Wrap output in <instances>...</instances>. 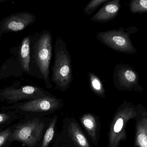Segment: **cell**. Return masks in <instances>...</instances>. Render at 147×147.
<instances>
[{
    "instance_id": "1",
    "label": "cell",
    "mask_w": 147,
    "mask_h": 147,
    "mask_svg": "<svg viewBox=\"0 0 147 147\" xmlns=\"http://www.w3.org/2000/svg\"><path fill=\"white\" fill-rule=\"evenodd\" d=\"M53 54V37L47 29L36 33L30 38V66L34 70V74L43 80L47 89L52 84L50 77V66Z\"/></svg>"
},
{
    "instance_id": "2",
    "label": "cell",
    "mask_w": 147,
    "mask_h": 147,
    "mask_svg": "<svg viewBox=\"0 0 147 147\" xmlns=\"http://www.w3.org/2000/svg\"><path fill=\"white\" fill-rule=\"evenodd\" d=\"M51 118L48 117L27 115L12 125L7 147L19 142L26 147H40Z\"/></svg>"
},
{
    "instance_id": "3",
    "label": "cell",
    "mask_w": 147,
    "mask_h": 147,
    "mask_svg": "<svg viewBox=\"0 0 147 147\" xmlns=\"http://www.w3.org/2000/svg\"><path fill=\"white\" fill-rule=\"evenodd\" d=\"M54 62L51 68V82L61 91L68 90L73 80L71 56L66 42L58 37L54 45Z\"/></svg>"
},
{
    "instance_id": "4",
    "label": "cell",
    "mask_w": 147,
    "mask_h": 147,
    "mask_svg": "<svg viewBox=\"0 0 147 147\" xmlns=\"http://www.w3.org/2000/svg\"><path fill=\"white\" fill-rule=\"evenodd\" d=\"M63 105V100L53 95L11 105L0 106V110L14 111L22 117L27 115L46 117L59 110Z\"/></svg>"
},
{
    "instance_id": "5",
    "label": "cell",
    "mask_w": 147,
    "mask_h": 147,
    "mask_svg": "<svg viewBox=\"0 0 147 147\" xmlns=\"http://www.w3.org/2000/svg\"><path fill=\"white\" fill-rule=\"evenodd\" d=\"M52 147H92L76 119L65 117L61 130L55 133Z\"/></svg>"
},
{
    "instance_id": "6",
    "label": "cell",
    "mask_w": 147,
    "mask_h": 147,
    "mask_svg": "<svg viewBox=\"0 0 147 147\" xmlns=\"http://www.w3.org/2000/svg\"><path fill=\"white\" fill-rule=\"evenodd\" d=\"M50 92L35 85L9 86L0 90V102L11 105L25 101L52 96Z\"/></svg>"
},
{
    "instance_id": "7",
    "label": "cell",
    "mask_w": 147,
    "mask_h": 147,
    "mask_svg": "<svg viewBox=\"0 0 147 147\" xmlns=\"http://www.w3.org/2000/svg\"><path fill=\"white\" fill-rule=\"evenodd\" d=\"M96 39L104 45L116 51L126 54L137 52L130 38L123 28L113 29L96 33Z\"/></svg>"
},
{
    "instance_id": "8",
    "label": "cell",
    "mask_w": 147,
    "mask_h": 147,
    "mask_svg": "<svg viewBox=\"0 0 147 147\" xmlns=\"http://www.w3.org/2000/svg\"><path fill=\"white\" fill-rule=\"evenodd\" d=\"M33 14L22 12L11 15L0 23V35L11 32L22 31L36 21Z\"/></svg>"
},
{
    "instance_id": "9",
    "label": "cell",
    "mask_w": 147,
    "mask_h": 147,
    "mask_svg": "<svg viewBox=\"0 0 147 147\" xmlns=\"http://www.w3.org/2000/svg\"><path fill=\"white\" fill-rule=\"evenodd\" d=\"M113 77L115 86L119 89L134 85L139 81L137 72L131 66L124 64L116 65Z\"/></svg>"
},
{
    "instance_id": "10",
    "label": "cell",
    "mask_w": 147,
    "mask_h": 147,
    "mask_svg": "<svg viewBox=\"0 0 147 147\" xmlns=\"http://www.w3.org/2000/svg\"><path fill=\"white\" fill-rule=\"evenodd\" d=\"M80 121L92 143L96 146L99 142L101 130L99 117L92 113H86L80 118Z\"/></svg>"
},
{
    "instance_id": "11",
    "label": "cell",
    "mask_w": 147,
    "mask_h": 147,
    "mask_svg": "<svg viewBox=\"0 0 147 147\" xmlns=\"http://www.w3.org/2000/svg\"><path fill=\"white\" fill-rule=\"evenodd\" d=\"M121 7L119 0L109 1L92 17L91 20L100 23L110 21L117 16Z\"/></svg>"
},
{
    "instance_id": "12",
    "label": "cell",
    "mask_w": 147,
    "mask_h": 147,
    "mask_svg": "<svg viewBox=\"0 0 147 147\" xmlns=\"http://www.w3.org/2000/svg\"><path fill=\"white\" fill-rule=\"evenodd\" d=\"M20 60L22 69L26 72L30 71L31 55H30V37H25L23 40L20 51Z\"/></svg>"
},
{
    "instance_id": "13",
    "label": "cell",
    "mask_w": 147,
    "mask_h": 147,
    "mask_svg": "<svg viewBox=\"0 0 147 147\" xmlns=\"http://www.w3.org/2000/svg\"><path fill=\"white\" fill-rule=\"evenodd\" d=\"M88 79L90 88L92 92L100 98H105V89L99 77L95 73L89 71L88 73Z\"/></svg>"
},
{
    "instance_id": "14",
    "label": "cell",
    "mask_w": 147,
    "mask_h": 147,
    "mask_svg": "<svg viewBox=\"0 0 147 147\" xmlns=\"http://www.w3.org/2000/svg\"><path fill=\"white\" fill-rule=\"evenodd\" d=\"M58 116L54 115L51 118L47 129L44 134L40 147H49V145L54 138Z\"/></svg>"
},
{
    "instance_id": "15",
    "label": "cell",
    "mask_w": 147,
    "mask_h": 147,
    "mask_svg": "<svg viewBox=\"0 0 147 147\" xmlns=\"http://www.w3.org/2000/svg\"><path fill=\"white\" fill-rule=\"evenodd\" d=\"M22 117L14 111H2L0 113V126L7 127L11 126L19 121Z\"/></svg>"
},
{
    "instance_id": "16",
    "label": "cell",
    "mask_w": 147,
    "mask_h": 147,
    "mask_svg": "<svg viewBox=\"0 0 147 147\" xmlns=\"http://www.w3.org/2000/svg\"><path fill=\"white\" fill-rule=\"evenodd\" d=\"M129 8L133 14H142L147 12V0H134L130 3Z\"/></svg>"
},
{
    "instance_id": "17",
    "label": "cell",
    "mask_w": 147,
    "mask_h": 147,
    "mask_svg": "<svg viewBox=\"0 0 147 147\" xmlns=\"http://www.w3.org/2000/svg\"><path fill=\"white\" fill-rule=\"evenodd\" d=\"M109 1V0H92L85 7L84 13L87 15H91L98 8Z\"/></svg>"
},
{
    "instance_id": "18",
    "label": "cell",
    "mask_w": 147,
    "mask_h": 147,
    "mask_svg": "<svg viewBox=\"0 0 147 147\" xmlns=\"http://www.w3.org/2000/svg\"><path fill=\"white\" fill-rule=\"evenodd\" d=\"M12 125L7 127L0 132V147H7L9 140L12 132Z\"/></svg>"
},
{
    "instance_id": "19",
    "label": "cell",
    "mask_w": 147,
    "mask_h": 147,
    "mask_svg": "<svg viewBox=\"0 0 147 147\" xmlns=\"http://www.w3.org/2000/svg\"><path fill=\"white\" fill-rule=\"evenodd\" d=\"M138 140L141 147H147V136L145 134H140L138 136Z\"/></svg>"
},
{
    "instance_id": "20",
    "label": "cell",
    "mask_w": 147,
    "mask_h": 147,
    "mask_svg": "<svg viewBox=\"0 0 147 147\" xmlns=\"http://www.w3.org/2000/svg\"><path fill=\"white\" fill-rule=\"evenodd\" d=\"M7 127H3V126H0V132L2 130H3L4 129H5V128Z\"/></svg>"
}]
</instances>
